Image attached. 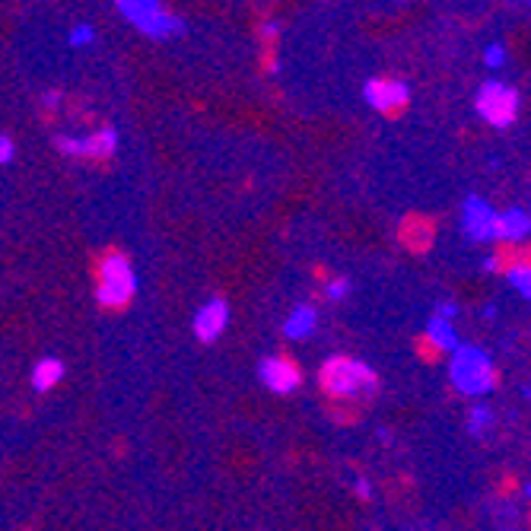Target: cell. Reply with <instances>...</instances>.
Here are the masks:
<instances>
[{"label":"cell","instance_id":"24","mask_svg":"<svg viewBox=\"0 0 531 531\" xmlns=\"http://www.w3.org/2000/svg\"><path fill=\"white\" fill-rule=\"evenodd\" d=\"M45 109H58V105H61V93H45Z\"/></svg>","mask_w":531,"mask_h":531},{"label":"cell","instance_id":"2","mask_svg":"<svg viewBox=\"0 0 531 531\" xmlns=\"http://www.w3.org/2000/svg\"><path fill=\"white\" fill-rule=\"evenodd\" d=\"M449 379L458 395L487 398L497 388V366L493 357L477 344H458L449 360Z\"/></svg>","mask_w":531,"mask_h":531},{"label":"cell","instance_id":"1","mask_svg":"<svg viewBox=\"0 0 531 531\" xmlns=\"http://www.w3.org/2000/svg\"><path fill=\"white\" fill-rule=\"evenodd\" d=\"M325 395L334 401H366L376 395L379 376L376 369L357 357H331L318 373Z\"/></svg>","mask_w":531,"mask_h":531},{"label":"cell","instance_id":"14","mask_svg":"<svg viewBox=\"0 0 531 531\" xmlns=\"http://www.w3.org/2000/svg\"><path fill=\"white\" fill-rule=\"evenodd\" d=\"M64 379V363L58 357H42L32 366V388L35 392H51Z\"/></svg>","mask_w":531,"mask_h":531},{"label":"cell","instance_id":"8","mask_svg":"<svg viewBox=\"0 0 531 531\" xmlns=\"http://www.w3.org/2000/svg\"><path fill=\"white\" fill-rule=\"evenodd\" d=\"M363 99L373 105L376 112L392 115L398 109H404L407 99H411V90H407L404 80H385V77H373L363 86Z\"/></svg>","mask_w":531,"mask_h":531},{"label":"cell","instance_id":"13","mask_svg":"<svg viewBox=\"0 0 531 531\" xmlns=\"http://www.w3.org/2000/svg\"><path fill=\"white\" fill-rule=\"evenodd\" d=\"M315 325H318V309L309 306V303H299L287 315V322H283V334H287L290 341H306L309 334L315 331Z\"/></svg>","mask_w":531,"mask_h":531},{"label":"cell","instance_id":"16","mask_svg":"<svg viewBox=\"0 0 531 531\" xmlns=\"http://www.w3.org/2000/svg\"><path fill=\"white\" fill-rule=\"evenodd\" d=\"M493 430V411L487 404H471V411H468V433L474 439H481Z\"/></svg>","mask_w":531,"mask_h":531},{"label":"cell","instance_id":"22","mask_svg":"<svg viewBox=\"0 0 531 531\" xmlns=\"http://www.w3.org/2000/svg\"><path fill=\"white\" fill-rule=\"evenodd\" d=\"M13 159V140L7 134H0V166H7Z\"/></svg>","mask_w":531,"mask_h":531},{"label":"cell","instance_id":"4","mask_svg":"<svg viewBox=\"0 0 531 531\" xmlns=\"http://www.w3.org/2000/svg\"><path fill=\"white\" fill-rule=\"evenodd\" d=\"M115 7L134 29L150 35V39H169V35H179L185 29L179 16H172L163 7V0H115Z\"/></svg>","mask_w":531,"mask_h":531},{"label":"cell","instance_id":"11","mask_svg":"<svg viewBox=\"0 0 531 531\" xmlns=\"http://www.w3.org/2000/svg\"><path fill=\"white\" fill-rule=\"evenodd\" d=\"M531 233V217L525 207H509L497 214V226H493V239L506 245H522Z\"/></svg>","mask_w":531,"mask_h":531},{"label":"cell","instance_id":"23","mask_svg":"<svg viewBox=\"0 0 531 531\" xmlns=\"http://www.w3.org/2000/svg\"><path fill=\"white\" fill-rule=\"evenodd\" d=\"M436 315H439V318H446V322H452V318L458 315V306H455V303H439Z\"/></svg>","mask_w":531,"mask_h":531},{"label":"cell","instance_id":"17","mask_svg":"<svg viewBox=\"0 0 531 531\" xmlns=\"http://www.w3.org/2000/svg\"><path fill=\"white\" fill-rule=\"evenodd\" d=\"M325 296L331 299V303H341V299L350 296V280H347V277H334V280H328Z\"/></svg>","mask_w":531,"mask_h":531},{"label":"cell","instance_id":"25","mask_svg":"<svg viewBox=\"0 0 531 531\" xmlns=\"http://www.w3.org/2000/svg\"><path fill=\"white\" fill-rule=\"evenodd\" d=\"M503 264H500V258L497 255H490V258H484V271H500Z\"/></svg>","mask_w":531,"mask_h":531},{"label":"cell","instance_id":"15","mask_svg":"<svg viewBox=\"0 0 531 531\" xmlns=\"http://www.w3.org/2000/svg\"><path fill=\"white\" fill-rule=\"evenodd\" d=\"M506 280H509V287L516 290L522 299L531 296V268H528V261H512V264H506Z\"/></svg>","mask_w":531,"mask_h":531},{"label":"cell","instance_id":"12","mask_svg":"<svg viewBox=\"0 0 531 531\" xmlns=\"http://www.w3.org/2000/svg\"><path fill=\"white\" fill-rule=\"evenodd\" d=\"M423 341H427V347L433 353H452L458 344H462V341H458L455 325L446 322V318H439V315H433L427 322V328H423Z\"/></svg>","mask_w":531,"mask_h":531},{"label":"cell","instance_id":"27","mask_svg":"<svg viewBox=\"0 0 531 531\" xmlns=\"http://www.w3.org/2000/svg\"><path fill=\"white\" fill-rule=\"evenodd\" d=\"M497 315H500L497 306H487V309H484V318H497Z\"/></svg>","mask_w":531,"mask_h":531},{"label":"cell","instance_id":"26","mask_svg":"<svg viewBox=\"0 0 531 531\" xmlns=\"http://www.w3.org/2000/svg\"><path fill=\"white\" fill-rule=\"evenodd\" d=\"M268 70H271V74H280V61H277V58H268Z\"/></svg>","mask_w":531,"mask_h":531},{"label":"cell","instance_id":"19","mask_svg":"<svg viewBox=\"0 0 531 531\" xmlns=\"http://www.w3.org/2000/svg\"><path fill=\"white\" fill-rule=\"evenodd\" d=\"M506 58H509V55H506V45H500V42L490 45V48L484 51V61H487L490 70H500V67L506 64Z\"/></svg>","mask_w":531,"mask_h":531},{"label":"cell","instance_id":"20","mask_svg":"<svg viewBox=\"0 0 531 531\" xmlns=\"http://www.w3.org/2000/svg\"><path fill=\"white\" fill-rule=\"evenodd\" d=\"M258 35H261L264 42H274L277 35H280V23H277V20H264L261 29H258Z\"/></svg>","mask_w":531,"mask_h":531},{"label":"cell","instance_id":"7","mask_svg":"<svg viewBox=\"0 0 531 531\" xmlns=\"http://www.w3.org/2000/svg\"><path fill=\"white\" fill-rule=\"evenodd\" d=\"M258 379L274 395H293L296 388L303 385V373H299V366L287 357H264L258 363Z\"/></svg>","mask_w":531,"mask_h":531},{"label":"cell","instance_id":"9","mask_svg":"<svg viewBox=\"0 0 531 531\" xmlns=\"http://www.w3.org/2000/svg\"><path fill=\"white\" fill-rule=\"evenodd\" d=\"M191 328H194V338H198L201 344L220 341L223 331L229 328V303H226V299H220V296L207 299V303L194 312Z\"/></svg>","mask_w":531,"mask_h":531},{"label":"cell","instance_id":"3","mask_svg":"<svg viewBox=\"0 0 531 531\" xmlns=\"http://www.w3.org/2000/svg\"><path fill=\"white\" fill-rule=\"evenodd\" d=\"M137 293V274L128 255L109 252L99 261V283H96V299L105 309H121L131 303Z\"/></svg>","mask_w":531,"mask_h":531},{"label":"cell","instance_id":"10","mask_svg":"<svg viewBox=\"0 0 531 531\" xmlns=\"http://www.w3.org/2000/svg\"><path fill=\"white\" fill-rule=\"evenodd\" d=\"M493 226H497V210L490 207V201L471 194V198L462 204V229H465V236L474 239V242H493Z\"/></svg>","mask_w":531,"mask_h":531},{"label":"cell","instance_id":"21","mask_svg":"<svg viewBox=\"0 0 531 531\" xmlns=\"http://www.w3.org/2000/svg\"><path fill=\"white\" fill-rule=\"evenodd\" d=\"M353 490H357L360 500H373V484H369V477H357V481H353Z\"/></svg>","mask_w":531,"mask_h":531},{"label":"cell","instance_id":"6","mask_svg":"<svg viewBox=\"0 0 531 531\" xmlns=\"http://www.w3.org/2000/svg\"><path fill=\"white\" fill-rule=\"evenodd\" d=\"M58 150L74 159H109L118 150V131L99 128L90 137H58Z\"/></svg>","mask_w":531,"mask_h":531},{"label":"cell","instance_id":"5","mask_svg":"<svg viewBox=\"0 0 531 531\" xmlns=\"http://www.w3.org/2000/svg\"><path fill=\"white\" fill-rule=\"evenodd\" d=\"M477 115H481L487 125L493 128H509L519 115V90L500 83V80H487L477 93Z\"/></svg>","mask_w":531,"mask_h":531},{"label":"cell","instance_id":"18","mask_svg":"<svg viewBox=\"0 0 531 531\" xmlns=\"http://www.w3.org/2000/svg\"><path fill=\"white\" fill-rule=\"evenodd\" d=\"M96 39V32H93V26H86V23H80V26H74L70 29V45L74 48H83V45H90Z\"/></svg>","mask_w":531,"mask_h":531}]
</instances>
